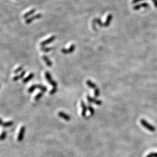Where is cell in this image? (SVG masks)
<instances>
[{"mask_svg":"<svg viewBox=\"0 0 157 157\" xmlns=\"http://www.w3.org/2000/svg\"><path fill=\"white\" fill-rule=\"evenodd\" d=\"M144 1V0H133L132 1V4H136V3H137V2H141V1Z\"/></svg>","mask_w":157,"mask_h":157,"instance_id":"cell-29","label":"cell"},{"mask_svg":"<svg viewBox=\"0 0 157 157\" xmlns=\"http://www.w3.org/2000/svg\"><path fill=\"white\" fill-rule=\"evenodd\" d=\"M25 126H22L19 132L18 136H17V141H21L23 140V137H24L25 135Z\"/></svg>","mask_w":157,"mask_h":157,"instance_id":"cell-6","label":"cell"},{"mask_svg":"<svg viewBox=\"0 0 157 157\" xmlns=\"http://www.w3.org/2000/svg\"><path fill=\"white\" fill-rule=\"evenodd\" d=\"M41 17H42L41 14H37V15H35L33 16V17H28L27 19H26V20L25 21V23H26V24H30V23H32L34 20L38 19L41 18Z\"/></svg>","mask_w":157,"mask_h":157,"instance_id":"cell-5","label":"cell"},{"mask_svg":"<svg viewBox=\"0 0 157 157\" xmlns=\"http://www.w3.org/2000/svg\"><path fill=\"white\" fill-rule=\"evenodd\" d=\"M87 98V99L88 102H89L90 103H94L96 104L97 105H101L102 104V101L100 100H98V99H96L94 98L91 97L89 95H87L86 97Z\"/></svg>","mask_w":157,"mask_h":157,"instance_id":"cell-7","label":"cell"},{"mask_svg":"<svg viewBox=\"0 0 157 157\" xmlns=\"http://www.w3.org/2000/svg\"><path fill=\"white\" fill-rule=\"evenodd\" d=\"M34 74H33V73H30V74H29L28 76H27V77H26V78H25L23 80V83H27V82H28L29 80H30L31 79H32L34 77Z\"/></svg>","mask_w":157,"mask_h":157,"instance_id":"cell-18","label":"cell"},{"mask_svg":"<svg viewBox=\"0 0 157 157\" xmlns=\"http://www.w3.org/2000/svg\"><path fill=\"white\" fill-rule=\"evenodd\" d=\"M140 123H141V125L143 126L144 127H145V128H146V129L149 130V131L155 132V130H156V129H155V127H154V126L151 125V124H149V122H147L146 120L143 119H141Z\"/></svg>","mask_w":157,"mask_h":157,"instance_id":"cell-1","label":"cell"},{"mask_svg":"<svg viewBox=\"0 0 157 157\" xmlns=\"http://www.w3.org/2000/svg\"><path fill=\"white\" fill-rule=\"evenodd\" d=\"M57 37L55 36H51L50 37H49L48 39L42 41V42H40V45H42V46H45V45L51 43V42H53L54 40H55V39H56Z\"/></svg>","mask_w":157,"mask_h":157,"instance_id":"cell-4","label":"cell"},{"mask_svg":"<svg viewBox=\"0 0 157 157\" xmlns=\"http://www.w3.org/2000/svg\"><path fill=\"white\" fill-rule=\"evenodd\" d=\"M81 107L82 108V116L83 117H85L86 115V112H87V107L86 106V104H85L84 102L83 101H81Z\"/></svg>","mask_w":157,"mask_h":157,"instance_id":"cell-10","label":"cell"},{"mask_svg":"<svg viewBox=\"0 0 157 157\" xmlns=\"http://www.w3.org/2000/svg\"><path fill=\"white\" fill-rule=\"evenodd\" d=\"M43 94L44 93H42V92H40V93H38L36 95V97H34V99L36 101H39L40 99L42 97V96H43Z\"/></svg>","mask_w":157,"mask_h":157,"instance_id":"cell-19","label":"cell"},{"mask_svg":"<svg viewBox=\"0 0 157 157\" xmlns=\"http://www.w3.org/2000/svg\"><path fill=\"white\" fill-rule=\"evenodd\" d=\"M75 50V45L74 44H72L68 48H62L61 50V52L64 54H67L72 53Z\"/></svg>","mask_w":157,"mask_h":157,"instance_id":"cell-3","label":"cell"},{"mask_svg":"<svg viewBox=\"0 0 157 157\" xmlns=\"http://www.w3.org/2000/svg\"><path fill=\"white\" fill-rule=\"evenodd\" d=\"M22 69H23L22 66H19V67H17V69H15V70H14V73H17L20 72L22 70Z\"/></svg>","mask_w":157,"mask_h":157,"instance_id":"cell-27","label":"cell"},{"mask_svg":"<svg viewBox=\"0 0 157 157\" xmlns=\"http://www.w3.org/2000/svg\"><path fill=\"white\" fill-rule=\"evenodd\" d=\"M36 89H39L41 91V92L42 93H45V91H47V88L46 87H45L44 86H42V85L41 84H36Z\"/></svg>","mask_w":157,"mask_h":157,"instance_id":"cell-17","label":"cell"},{"mask_svg":"<svg viewBox=\"0 0 157 157\" xmlns=\"http://www.w3.org/2000/svg\"><path fill=\"white\" fill-rule=\"evenodd\" d=\"M42 58L48 66H51L52 65V61H51L50 60V59L48 58V57L47 56L43 55V56H42Z\"/></svg>","mask_w":157,"mask_h":157,"instance_id":"cell-13","label":"cell"},{"mask_svg":"<svg viewBox=\"0 0 157 157\" xmlns=\"http://www.w3.org/2000/svg\"><path fill=\"white\" fill-rule=\"evenodd\" d=\"M146 157H149V155H147V156Z\"/></svg>","mask_w":157,"mask_h":157,"instance_id":"cell-31","label":"cell"},{"mask_svg":"<svg viewBox=\"0 0 157 157\" xmlns=\"http://www.w3.org/2000/svg\"><path fill=\"white\" fill-rule=\"evenodd\" d=\"M25 73H26V70H23V71L21 73H20L19 75H17V76H15L14 78H13V80H14V81H17V80H18L19 79L22 78L23 76H24L25 74Z\"/></svg>","mask_w":157,"mask_h":157,"instance_id":"cell-16","label":"cell"},{"mask_svg":"<svg viewBox=\"0 0 157 157\" xmlns=\"http://www.w3.org/2000/svg\"><path fill=\"white\" fill-rule=\"evenodd\" d=\"M86 84L87 85L88 87L91 88V89H94V90H95L96 89H97V85L95 84L94 83L92 82L90 80H87V81H86Z\"/></svg>","mask_w":157,"mask_h":157,"instance_id":"cell-14","label":"cell"},{"mask_svg":"<svg viewBox=\"0 0 157 157\" xmlns=\"http://www.w3.org/2000/svg\"><path fill=\"white\" fill-rule=\"evenodd\" d=\"M149 155L150 157H157V152H151Z\"/></svg>","mask_w":157,"mask_h":157,"instance_id":"cell-28","label":"cell"},{"mask_svg":"<svg viewBox=\"0 0 157 157\" xmlns=\"http://www.w3.org/2000/svg\"><path fill=\"white\" fill-rule=\"evenodd\" d=\"M112 18H113V16L112 14H108V15H107L106 20H105V23H104V27H108V26H109Z\"/></svg>","mask_w":157,"mask_h":157,"instance_id":"cell-9","label":"cell"},{"mask_svg":"<svg viewBox=\"0 0 157 157\" xmlns=\"http://www.w3.org/2000/svg\"><path fill=\"white\" fill-rule=\"evenodd\" d=\"M57 88L56 87H53L52 88V89H51V90L50 91V94H54L55 93L57 92Z\"/></svg>","mask_w":157,"mask_h":157,"instance_id":"cell-26","label":"cell"},{"mask_svg":"<svg viewBox=\"0 0 157 157\" xmlns=\"http://www.w3.org/2000/svg\"><path fill=\"white\" fill-rule=\"evenodd\" d=\"M87 109H89V111H90L91 115H94V108L92 107L91 106H90V105H89V106H88L87 107Z\"/></svg>","mask_w":157,"mask_h":157,"instance_id":"cell-24","label":"cell"},{"mask_svg":"<svg viewBox=\"0 0 157 157\" xmlns=\"http://www.w3.org/2000/svg\"><path fill=\"white\" fill-rule=\"evenodd\" d=\"M36 12V9H32L30 10V11L27 12L25 13L24 15H23V17L25 19H27L29 17H30V16L34 14V13Z\"/></svg>","mask_w":157,"mask_h":157,"instance_id":"cell-12","label":"cell"},{"mask_svg":"<svg viewBox=\"0 0 157 157\" xmlns=\"http://www.w3.org/2000/svg\"><path fill=\"white\" fill-rule=\"evenodd\" d=\"M6 136H7V132L6 131L2 132V133H1V140H5Z\"/></svg>","mask_w":157,"mask_h":157,"instance_id":"cell-25","label":"cell"},{"mask_svg":"<svg viewBox=\"0 0 157 157\" xmlns=\"http://www.w3.org/2000/svg\"><path fill=\"white\" fill-rule=\"evenodd\" d=\"M152 2H153L154 4L155 7L157 8V0H152Z\"/></svg>","mask_w":157,"mask_h":157,"instance_id":"cell-30","label":"cell"},{"mask_svg":"<svg viewBox=\"0 0 157 157\" xmlns=\"http://www.w3.org/2000/svg\"><path fill=\"white\" fill-rule=\"evenodd\" d=\"M13 124H14V122L12 121H8L5 122H3L2 119L1 121V124L4 127H9V126H12Z\"/></svg>","mask_w":157,"mask_h":157,"instance_id":"cell-15","label":"cell"},{"mask_svg":"<svg viewBox=\"0 0 157 157\" xmlns=\"http://www.w3.org/2000/svg\"><path fill=\"white\" fill-rule=\"evenodd\" d=\"M52 48L51 47H45L44 46H42V47L41 48V50L42 51H44V52H49L50 51H51L52 50Z\"/></svg>","mask_w":157,"mask_h":157,"instance_id":"cell-21","label":"cell"},{"mask_svg":"<svg viewBox=\"0 0 157 157\" xmlns=\"http://www.w3.org/2000/svg\"><path fill=\"white\" fill-rule=\"evenodd\" d=\"M36 89V84L32 85L31 87H30L28 89V90H27V92H28V93H32V92H33Z\"/></svg>","mask_w":157,"mask_h":157,"instance_id":"cell-20","label":"cell"},{"mask_svg":"<svg viewBox=\"0 0 157 157\" xmlns=\"http://www.w3.org/2000/svg\"><path fill=\"white\" fill-rule=\"evenodd\" d=\"M45 79L47 80L48 83H49L51 85H52V86H53V87H56V88L57 87V82L54 81L53 79H52L50 73L49 72H48V71L45 72Z\"/></svg>","mask_w":157,"mask_h":157,"instance_id":"cell-2","label":"cell"},{"mask_svg":"<svg viewBox=\"0 0 157 157\" xmlns=\"http://www.w3.org/2000/svg\"><path fill=\"white\" fill-rule=\"evenodd\" d=\"M149 7V4L147 3H143V4H140L139 5H137L134 7H133V9L134 10H139V9L141 8H148Z\"/></svg>","mask_w":157,"mask_h":157,"instance_id":"cell-11","label":"cell"},{"mask_svg":"<svg viewBox=\"0 0 157 157\" xmlns=\"http://www.w3.org/2000/svg\"><path fill=\"white\" fill-rule=\"evenodd\" d=\"M95 21H96V22L98 23V25H99V26H101V27H104V23H103L101 22V19H95Z\"/></svg>","mask_w":157,"mask_h":157,"instance_id":"cell-23","label":"cell"},{"mask_svg":"<svg viewBox=\"0 0 157 157\" xmlns=\"http://www.w3.org/2000/svg\"><path fill=\"white\" fill-rule=\"evenodd\" d=\"M94 94L95 97H99V94H100V91H99V90L98 88L96 89L95 90H94Z\"/></svg>","mask_w":157,"mask_h":157,"instance_id":"cell-22","label":"cell"},{"mask_svg":"<svg viewBox=\"0 0 157 157\" xmlns=\"http://www.w3.org/2000/svg\"><path fill=\"white\" fill-rule=\"evenodd\" d=\"M58 115L59 116L60 118H62L63 119L65 120L66 121H69L70 120V116L69 115H67V114L64 112H59L58 114Z\"/></svg>","mask_w":157,"mask_h":157,"instance_id":"cell-8","label":"cell"}]
</instances>
